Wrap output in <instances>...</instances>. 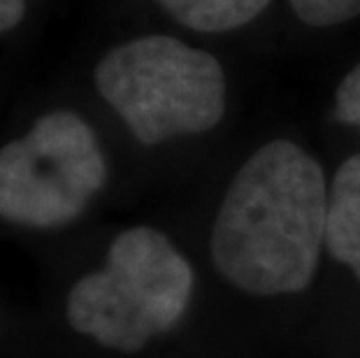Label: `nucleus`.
<instances>
[{
  "mask_svg": "<svg viewBox=\"0 0 360 358\" xmlns=\"http://www.w3.org/2000/svg\"><path fill=\"white\" fill-rule=\"evenodd\" d=\"M107 174L89 119L70 108L44 110L0 144V221L26 231L70 226L101 196Z\"/></svg>",
  "mask_w": 360,
  "mask_h": 358,
  "instance_id": "nucleus-4",
  "label": "nucleus"
},
{
  "mask_svg": "<svg viewBox=\"0 0 360 358\" xmlns=\"http://www.w3.org/2000/svg\"><path fill=\"white\" fill-rule=\"evenodd\" d=\"M335 117L360 131V63L342 79L335 96Z\"/></svg>",
  "mask_w": 360,
  "mask_h": 358,
  "instance_id": "nucleus-8",
  "label": "nucleus"
},
{
  "mask_svg": "<svg viewBox=\"0 0 360 358\" xmlns=\"http://www.w3.org/2000/svg\"><path fill=\"white\" fill-rule=\"evenodd\" d=\"M37 0H0V40H14L33 19Z\"/></svg>",
  "mask_w": 360,
  "mask_h": 358,
  "instance_id": "nucleus-9",
  "label": "nucleus"
},
{
  "mask_svg": "<svg viewBox=\"0 0 360 358\" xmlns=\"http://www.w3.org/2000/svg\"><path fill=\"white\" fill-rule=\"evenodd\" d=\"M328 188L316 158L288 140L260 147L235 174L212 228L219 275L249 295L304 291L326 242Z\"/></svg>",
  "mask_w": 360,
  "mask_h": 358,
  "instance_id": "nucleus-1",
  "label": "nucleus"
},
{
  "mask_svg": "<svg viewBox=\"0 0 360 358\" xmlns=\"http://www.w3.org/2000/svg\"><path fill=\"white\" fill-rule=\"evenodd\" d=\"M177 24L198 33H231L247 26L272 0H154Z\"/></svg>",
  "mask_w": 360,
  "mask_h": 358,
  "instance_id": "nucleus-6",
  "label": "nucleus"
},
{
  "mask_svg": "<svg viewBox=\"0 0 360 358\" xmlns=\"http://www.w3.org/2000/svg\"><path fill=\"white\" fill-rule=\"evenodd\" d=\"M193 284V268L167 235L133 226L112 240L101 270L75 281L65 319L98 345L135 354L181 321Z\"/></svg>",
  "mask_w": 360,
  "mask_h": 358,
  "instance_id": "nucleus-3",
  "label": "nucleus"
},
{
  "mask_svg": "<svg viewBox=\"0 0 360 358\" xmlns=\"http://www.w3.org/2000/svg\"><path fill=\"white\" fill-rule=\"evenodd\" d=\"M326 247L360 281V154L347 158L328 191Z\"/></svg>",
  "mask_w": 360,
  "mask_h": 358,
  "instance_id": "nucleus-5",
  "label": "nucleus"
},
{
  "mask_svg": "<svg viewBox=\"0 0 360 358\" xmlns=\"http://www.w3.org/2000/svg\"><path fill=\"white\" fill-rule=\"evenodd\" d=\"M94 89L142 147L202 135L226 114V72L172 35H137L103 51Z\"/></svg>",
  "mask_w": 360,
  "mask_h": 358,
  "instance_id": "nucleus-2",
  "label": "nucleus"
},
{
  "mask_svg": "<svg viewBox=\"0 0 360 358\" xmlns=\"http://www.w3.org/2000/svg\"><path fill=\"white\" fill-rule=\"evenodd\" d=\"M295 17L314 28H328L360 17V0H288Z\"/></svg>",
  "mask_w": 360,
  "mask_h": 358,
  "instance_id": "nucleus-7",
  "label": "nucleus"
}]
</instances>
